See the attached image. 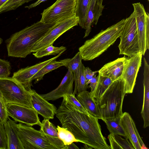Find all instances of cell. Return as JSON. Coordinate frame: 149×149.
<instances>
[{"label": "cell", "mask_w": 149, "mask_h": 149, "mask_svg": "<svg viewBox=\"0 0 149 149\" xmlns=\"http://www.w3.org/2000/svg\"><path fill=\"white\" fill-rule=\"evenodd\" d=\"M56 115L62 127L72 133L81 143L91 148L110 149L96 117L79 111L63 98Z\"/></svg>", "instance_id": "6da1fadb"}, {"label": "cell", "mask_w": 149, "mask_h": 149, "mask_svg": "<svg viewBox=\"0 0 149 149\" xmlns=\"http://www.w3.org/2000/svg\"><path fill=\"white\" fill-rule=\"evenodd\" d=\"M55 24H45L40 21L13 34L6 41L8 56L25 58L32 52L36 43Z\"/></svg>", "instance_id": "7a4b0ae2"}, {"label": "cell", "mask_w": 149, "mask_h": 149, "mask_svg": "<svg viewBox=\"0 0 149 149\" xmlns=\"http://www.w3.org/2000/svg\"><path fill=\"white\" fill-rule=\"evenodd\" d=\"M125 20V19H122L86 40L79 48L82 59L92 60L98 57L113 44L120 36Z\"/></svg>", "instance_id": "3957f363"}, {"label": "cell", "mask_w": 149, "mask_h": 149, "mask_svg": "<svg viewBox=\"0 0 149 149\" xmlns=\"http://www.w3.org/2000/svg\"><path fill=\"white\" fill-rule=\"evenodd\" d=\"M8 120L17 134L24 149H62L65 146L58 137L47 135L40 130L22 123Z\"/></svg>", "instance_id": "277c9868"}, {"label": "cell", "mask_w": 149, "mask_h": 149, "mask_svg": "<svg viewBox=\"0 0 149 149\" xmlns=\"http://www.w3.org/2000/svg\"><path fill=\"white\" fill-rule=\"evenodd\" d=\"M126 94L125 82L122 78L112 82L96 102L102 120L121 116Z\"/></svg>", "instance_id": "5b68a950"}, {"label": "cell", "mask_w": 149, "mask_h": 149, "mask_svg": "<svg viewBox=\"0 0 149 149\" xmlns=\"http://www.w3.org/2000/svg\"><path fill=\"white\" fill-rule=\"evenodd\" d=\"M0 93L6 103L20 104L34 109L29 91L12 77L0 78Z\"/></svg>", "instance_id": "8992f818"}, {"label": "cell", "mask_w": 149, "mask_h": 149, "mask_svg": "<svg viewBox=\"0 0 149 149\" xmlns=\"http://www.w3.org/2000/svg\"><path fill=\"white\" fill-rule=\"evenodd\" d=\"M119 55L132 57L141 52L139 47L136 20L134 12L125 19L119 37Z\"/></svg>", "instance_id": "52a82bcc"}, {"label": "cell", "mask_w": 149, "mask_h": 149, "mask_svg": "<svg viewBox=\"0 0 149 149\" xmlns=\"http://www.w3.org/2000/svg\"><path fill=\"white\" fill-rule=\"evenodd\" d=\"M77 0H57L41 13V22L56 24L75 15Z\"/></svg>", "instance_id": "ba28073f"}, {"label": "cell", "mask_w": 149, "mask_h": 149, "mask_svg": "<svg viewBox=\"0 0 149 149\" xmlns=\"http://www.w3.org/2000/svg\"><path fill=\"white\" fill-rule=\"evenodd\" d=\"M78 24V19L76 14L72 17L55 24L51 29L36 43L32 52H36L53 45L59 37Z\"/></svg>", "instance_id": "9c48e42d"}, {"label": "cell", "mask_w": 149, "mask_h": 149, "mask_svg": "<svg viewBox=\"0 0 149 149\" xmlns=\"http://www.w3.org/2000/svg\"><path fill=\"white\" fill-rule=\"evenodd\" d=\"M135 14L140 48L144 55L149 49V15L140 3L132 4Z\"/></svg>", "instance_id": "30bf717a"}, {"label": "cell", "mask_w": 149, "mask_h": 149, "mask_svg": "<svg viewBox=\"0 0 149 149\" xmlns=\"http://www.w3.org/2000/svg\"><path fill=\"white\" fill-rule=\"evenodd\" d=\"M6 106L8 115L15 122L31 126L40 125L38 113L34 109L12 103H6Z\"/></svg>", "instance_id": "8fae6325"}, {"label": "cell", "mask_w": 149, "mask_h": 149, "mask_svg": "<svg viewBox=\"0 0 149 149\" xmlns=\"http://www.w3.org/2000/svg\"><path fill=\"white\" fill-rule=\"evenodd\" d=\"M142 56L141 52L132 57L126 58L120 78L125 82L126 94L133 92L137 74L141 66Z\"/></svg>", "instance_id": "7c38bea8"}, {"label": "cell", "mask_w": 149, "mask_h": 149, "mask_svg": "<svg viewBox=\"0 0 149 149\" xmlns=\"http://www.w3.org/2000/svg\"><path fill=\"white\" fill-rule=\"evenodd\" d=\"M120 124L134 149H147L136 128L135 123L128 113H123Z\"/></svg>", "instance_id": "4fadbf2b"}, {"label": "cell", "mask_w": 149, "mask_h": 149, "mask_svg": "<svg viewBox=\"0 0 149 149\" xmlns=\"http://www.w3.org/2000/svg\"><path fill=\"white\" fill-rule=\"evenodd\" d=\"M65 51H63L56 56L49 59L19 69L13 73L12 77L21 83L29 91L31 89L32 77L45 65L56 60Z\"/></svg>", "instance_id": "5bb4252c"}, {"label": "cell", "mask_w": 149, "mask_h": 149, "mask_svg": "<svg viewBox=\"0 0 149 149\" xmlns=\"http://www.w3.org/2000/svg\"><path fill=\"white\" fill-rule=\"evenodd\" d=\"M28 91L31 96L32 106L38 114L41 115L44 119L49 120L53 119L57 110L56 107L49 102L35 90L31 89Z\"/></svg>", "instance_id": "9a60e30c"}, {"label": "cell", "mask_w": 149, "mask_h": 149, "mask_svg": "<svg viewBox=\"0 0 149 149\" xmlns=\"http://www.w3.org/2000/svg\"><path fill=\"white\" fill-rule=\"evenodd\" d=\"M74 81L73 72L68 69L59 85L55 89L46 94L40 95L47 100H55L63 97L66 94H73Z\"/></svg>", "instance_id": "2e32d148"}, {"label": "cell", "mask_w": 149, "mask_h": 149, "mask_svg": "<svg viewBox=\"0 0 149 149\" xmlns=\"http://www.w3.org/2000/svg\"><path fill=\"white\" fill-rule=\"evenodd\" d=\"M143 61V98L141 114L143 120V127L146 128L149 126V65L145 58Z\"/></svg>", "instance_id": "e0dca14e"}, {"label": "cell", "mask_w": 149, "mask_h": 149, "mask_svg": "<svg viewBox=\"0 0 149 149\" xmlns=\"http://www.w3.org/2000/svg\"><path fill=\"white\" fill-rule=\"evenodd\" d=\"M125 56L105 64L98 71V73L102 76L109 77L113 81L121 78L123 72Z\"/></svg>", "instance_id": "ac0fdd59"}, {"label": "cell", "mask_w": 149, "mask_h": 149, "mask_svg": "<svg viewBox=\"0 0 149 149\" xmlns=\"http://www.w3.org/2000/svg\"><path fill=\"white\" fill-rule=\"evenodd\" d=\"M77 94V98L89 113L98 119L102 120L96 101L90 92L86 90Z\"/></svg>", "instance_id": "d6986e66"}, {"label": "cell", "mask_w": 149, "mask_h": 149, "mask_svg": "<svg viewBox=\"0 0 149 149\" xmlns=\"http://www.w3.org/2000/svg\"><path fill=\"white\" fill-rule=\"evenodd\" d=\"M96 0H91L87 11L84 28L85 30L84 38L88 36L91 31V26L93 24L96 25L102 12L97 7Z\"/></svg>", "instance_id": "ffe728a7"}, {"label": "cell", "mask_w": 149, "mask_h": 149, "mask_svg": "<svg viewBox=\"0 0 149 149\" xmlns=\"http://www.w3.org/2000/svg\"><path fill=\"white\" fill-rule=\"evenodd\" d=\"M4 126L7 137V149H24L17 134L8 120Z\"/></svg>", "instance_id": "44dd1931"}, {"label": "cell", "mask_w": 149, "mask_h": 149, "mask_svg": "<svg viewBox=\"0 0 149 149\" xmlns=\"http://www.w3.org/2000/svg\"><path fill=\"white\" fill-rule=\"evenodd\" d=\"M84 66L81 62L78 70L73 74L75 87L73 94L75 95L78 93L86 91L88 84L84 74Z\"/></svg>", "instance_id": "7402d4cb"}, {"label": "cell", "mask_w": 149, "mask_h": 149, "mask_svg": "<svg viewBox=\"0 0 149 149\" xmlns=\"http://www.w3.org/2000/svg\"><path fill=\"white\" fill-rule=\"evenodd\" d=\"M108 139L110 149H134L126 137L123 139L119 135L110 133Z\"/></svg>", "instance_id": "603a6c76"}, {"label": "cell", "mask_w": 149, "mask_h": 149, "mask_svg": "<svg viewBox=\"0 0 149 149\" xmlns=\"http://www.w3.org/2000/svg\"><path fill=\"white\" fill-rule=\"evenodd\" d=\"M91 0H77L75 14L78 19V24L83 29Z\"/></svg>", "instance_id": "cb8c5ba5"}, {"label": "cell", "mask_w": 149, "mask_h": 149, "mask_svg": "<svg viewBox=\"0 0 149 149\" xmlns=\"http://www.w3.org/2000/svg\"><path fill=\"white\" fill-rule=\"evenodd\" d=\"M98 81L94 91L91 93L96 102L113 82L109 77L98 74Z\"/></svg>", "instance_id": "d4e9b609"}, {"label": "cell", "mask_w": 149, "mask_h": 149, "mask_svg": "<svg viewBox=\"0 0 149 149\" xmlns=\"http://www.w3.org/2000/svg\"><path fill=\"white\" fill-rule=\"evenodd\" d=\"M64 65L65 63L62 60L59 61L56 60L53 61L40 70L32 77L31 81H32L35 80V83H36L42 79L44 75L47 73L61 66H64Z\"/></svg>", "instance_id": "484cf974"}, {"label": "cell", "mask_w": 149, "mask_h": 149, "mask_svg": "<svg viewBox=\"0 0 149 149\" xmlns=\"http://www.w3.org/2000/svg\"><path fill=\"white\" fill-rule=\"evenodd\" d=\"M120 116L113 119L105 120L107 129L110 133L119 135L126 137V135L122 127L120 124Z\"/></svg>", "instance_id": "4316f807"}, {"label": "cell", "mask_w": 149, "mask_h": 149, "mask_svg": "<svg viewBox=\"0 0 149 149\" xmlns=\"http://www.w3.org/2000/svg\"><path fill=\"white\" fill-rule=\"evenodd\" d=\"M57 129L58 137L62 141L65 145H69L74 142H80L77 139L73 134L67 128L61 127L58 125Z\"/></svg>", "instance_id": "83f0119b"}, {"label": "cell", "mask_w": 149, "mask_h": 149, "mask_svg": "<svg viewBox=\"0 0 149 149\" xmlns=\"http://www.w3.org/2000/svg\"><path fill=\"white\" fill-rule=\"evenodd\" d=\"M66 49L65 47H56L51 45L41 50L35 52L33 53V55L37 58H40L46 56L58 54Z\"/></svg>", "instance_id": "f1b7e54d"}, {"label": "cell", "mask_w": 149, "mask_h": 149, "mask_svg": "<svg viewBox=\"0 0 149 149\" xmlns=\"http://www.w3.org/2000/svg\"><path fill=\"white\" fill-rule=\"evenodd\" d=\"M82 60V56L79 52L72 58L62 60L65 63L64 66L73 72V74L78 69Z\"/></svg>", "instance_id": "f546056e"}, {"label": "cell", "mask_w": 149, "mask_h": 149, "mask_svg": "<svg viewBox=\"0 0 149 149\" xmlns=\"http://www.w3.org/2000/svg\"><path fill=\"white\" fill-rule=\"evenodd\" d=\"M40 126V130L45 134L54 137H58L57 128L49 120L44 119Z\"/></svg>", "instance_id": "4dcf8cb0"}, {"label": "cell", "mask_w": 149, "mask_h": 149, "mask_svg": "<svg viewBox=\"0 0 149 149\" xmlns=\"http://www.w3.org/2000/svg\"><path fill=\"white\" fill-rule=\"evenodd\" d=\"M33 0H9L0 9V14L15 10L25 3Z\"/></svg>", "instance_id": "1f68e13d"}, {"label": "cell", "mask_w": 149, "mask_h": 149, "mask_svg": "<svg viewBox=\"0 0 149 149\" xmlns=\"http://www.w3.org/2000/svg\"><path fill=\"white\" fill-rule=\"evenodd\" d=\"M63 97L71 103L77 110L82 113H89L78 100L74 95L73 94H66L63 95Z\"/></svg>", "instance_id": "d6a6232c"}, {"label": "cell", "mask_w": 149, "mask_h": 149, "mask_svg": "<svg viewBox=\"0 0 149 149\" xmlns=\"http://www.w3.org/2000/svg\"><path fill=\"white\" fill-rule=\"evenodd\" d=\"M11 69L10 62L0 58V78L8 77L10 74Z\"/></svg>", "instance_id": "836d02e7"}, {"label": "cell", "mask_w": 149, "mask_h": 149, "mask_svg": "<svg viewBox=\"0 0 149 149\" xmlns=\"http://www.w3.org/2000/svg\"><path fill=\"white\" fill-rule=\"evenodd\" d=\"M6 102L0 93V124H4L9 116L6 109Z\"/></svg>", "instance_id": "e575fe53"}, {"label": "cell", "mask_w": 149, "mask_h": 149, "mask_svg": "<svg viewBox=\"0 0 149 149\" xmlns=\"http://www.w3.org/2000/svg\"><path fill=\"white\" fill-rule=\"evenodd\" d=\"M7 139L4 125L0 124V149H7Z\"/></svg>", "instance_id": "d590c367"}, {"label": "cell", "mask_w": 149, "mask_h": 149, "mask_svg": "<svg viewBox=\"0 0 149 149\" xmlns=\"http://www.w3.org/2000/svg\"><path fill=\"white\" fill-rule=\"evenodd\" d=\"M98 71L99 70L93 71L88 67H85L84 70V74L86 81H87L91 79L95 74L98 72Z\"/></svg>", "instance_id": "8d00e7d4"}, {"label": "cell", "mask_w": 149, "mask_h": 149, "mask_svg": "<svg viewBox=\"0 0 149 149\" xmlns=\"http://www.w3.org/2000/svg\"><path fill=\"white\" fill-rule=\"evenodd\" d=\"M99 77V75L96 76L95 75L91 79L87 81L88 84H90L89 87L91 88V93H92L94 91L97 85Z\"/></svg>", "instance_id": "74e56055"}, {"label": "cell", "mask_w": 149, "mask_h": 149, "mask_svg": "<svg viewBox=\"0 0 149 149\" xmlns=\"http://www.w3.org/2000/svg\"><path fill=\"white\" fill-rule=\"evenodd\" d=\"M47 0H38L33 3H32L29 6H25V8H28V9H30L36 7L38 5H39L41 3Z\"/></svg>", "instance_id": "f35d334b"}, {"label": "cell", "mask_w": 149, "mask_h": 149, "mask_svg": "<svg viewBox=\"0 0 149 149\" xmlns=\"http://www.w3.org/2000/svg\"><path fill=\"white\" fill-rule=\"evenodd\" d=\"M79 148L74 143H72L71 144L65 145L62 149H79Z\"/></svg>", "instance_id": "ab89813d"}, {"label": "cell", "mask_w": 149, "mask_h": 149, "mask_svg": "<svg viewBox=\"0 0 149 149\" xmlns=\"http://www.w3.org/2000/svg\"><path fill=\"white\" fill-rule=\"evenodd\" d=\"M103 0H96V4L100 8L103 10L104 6L102 4Z\"/></svg>", "instance_id": "60d3db41"}, {"label": "cell", "mask_w": 149, "mask_h": 149, "mask_svg": "<svg viewBox=\"0 0 149 149\" xmlns=\"http://www.w3.org/2000/svg\"><path fill=\"white\" fill-rule=\"evenodd\" d=\"M9 0H0V9Z\"/></svg>", "instance_id": "b9f144b4"}, {"label": "cell", "mask_w": 149, "mask_h": 149, "mask_svg": "<svg viewBox=\"0 0 149 149\" xmlns=\"http://www.w3.org/2000/svg\"><path fill=\"white\" fill-rule=\"evenodd\" d=\"M3 42V39L0 38V45Z\"/></svg>", "instance_id": "7bdbcfd3"}, {"label": "cell", "mask_w": 149, "mask_h": 149, "mask_svg": "<svg viewBox=\"0 0 149 149\" xmlns=\"http://www.w3.org/2000/svg\"><path fill=\"white\" fill-rule=\"evenodd\" d=\"M148 1H149V0H148Z\"/></svg>", "instance_id": "ee69618b"}]
</instances>
